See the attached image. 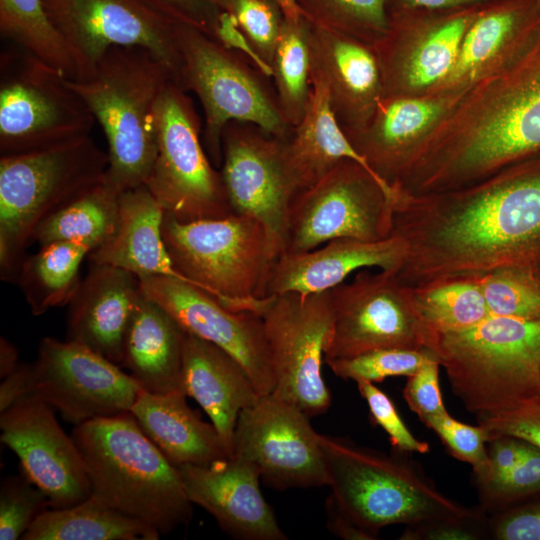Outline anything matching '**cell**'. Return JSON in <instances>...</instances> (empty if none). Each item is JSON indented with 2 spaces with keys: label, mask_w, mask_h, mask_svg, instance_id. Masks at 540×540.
Returning <instances> with one entry per match:
<instances>
[{
  "label": "cell",
  "mask_w": 540,
  "mask_h": 540,
  "mask_svg": "<svg viewBox=\"0 0 540 540\" xmlns=\"http://www.w3.org/2000/svg\"><path fill=\"white\" fill-rule=\"evenodd\" d=\"M391 235L406 245L395 274L412 288L505 267L540 272V154L465 188L397 191Z\"/></svg>",
  "instance_id": "cell-1"
},
{
  "label": "cell",
  "mask_w": 540,
  "mask_h": 540,
  "mask_svg": "<svg viewBox=\"0 0 540 540\" xmlns=\"http://www.w3.org/2000/svg\"><path fill=\"white\" fill-rule=\"evenodd\" d=\"M494 99L467 126L426 139L405 177L411 195L457 190L540 154V18L510 50Z\"/></svg>",
  "instance_id": "cell-2"
},
{
  "label": "cell",
  "mask_w": 540,
  "mask_h": 540,
  "mask_svg": "<svg viewBox=\"0 0 540 540\" xmlns=\"http://www.w3.org/2000/svg\"><path fill=\"white\" fill-rule=\"evenodd\" d=\"M72 438L100 503L168 534L192 517L178 468L130 412L75 425Z\"/></svg>",
  "instance_id": "cell-3"
},
{
  "label": "cell",
  "mask_w": 540,
  "mask_h": 540,
  "mask_svg": "<svg viewBox=\"0 0 540 540\" xmlns=\"http://www.w3.org/2000/svg\"><path fill=\"white\" fill-rule=\"evenodd\" d=\"M172 80L167 64L140 46L111 47L88 77L68 78L104 131L106 174L122 192L145 185L151 173L157 156V104Z\"/></svg>",
  "instance_id": "cell-4"
},
{
  "label": "cell",
  "mask_w": 540,
  "mask_h": 540,
  "mask_svg": "<svg viewBox=\"0 0 540 540\" xmlns=\"http://www.w3.org/2000/svg\"><path fill=\"white\" fill-rule=\"evenodd\" d=\"M429 350L477 418L540 395V319L490 315L468 329L436 334Z\"/></svg>",
  "instance_id": "cell-5"
},
{
  "label": "cell",
  "mask_w": 540,
  "mask_h": 540,
  "mask_svg": "<svg viewBox=\"0 0 540 540\" xmlns=\"http://www.w3.org/2000/svg\"><path fill=\"white\" fill-rule=\"evenodd\" d=\"M328 486L339 506L376 539L389 525H412L471 514L412 460L319 434Z\"/></svg>",
  "instance_id": "cell-6"
},
{
  "label": "cell",
  "mask_w": 540,
  "mask_h": 540,
  "mask_svg": "<svg viewBox=\"0 0 540 540\" xmlns=\"http://www.w3.org/2000/svg\"><path fill=\"white\" fill-rule=\"evenodd\" d=\"M107 152L90 135L0 158V274L17 280L24 251L38 225L100 181Z\"/></svg>",
  "instance_id": "cell-7"
},
{
  "label": "cell",
  "mask_w": 540,
  "mask_h": 540,
  "mask_svg": "<svg viewBox=\"0 0 540 540\" xmlns=\"http://www.w3.org/2000/svg\"><path fill=\"white\" fill-rule=\"evenodd\" d=\"M163 239L176 270L231 310L258 315L277 259L264 226L247 215L181 222L165 213Z\"/></svg>",
  "instance_id": "cell-8"
},
{
  "label": "cell",
  "mask_w": 540,
  "mask_h": 540,
  "mask_svg": "<svg viewBox=\"0 0 540 540\" xmlns=\"http://www.w3.org/2000/svg\"><path fill=\"white\" fill-rule=\"evenodd\" d=\"M175 82L196 94L204 112V142L215 167L222 163L221 137L231 122L254 125L278 138L291 128L275 102L233 52L210 35L187 25L176 30Z\"/></svg>",
  "instance_id": "cell-9"
},
{
  "label": "cell",
  "mask_w": 540,
  "mask_h": 540,
  "mask_svg": "<svg viewBox=\"0 0 540 540\" xmlns=\"http://www.w3.org/2000/svg\"><path fill=\"white\" fill-rule=\"evenodd\" d=\"M95 121L86 102L57 69L16 45L1 52V155L90 135Z\"/></svg>",
  "instance_id": "cell-10"
},
{
  "label": "cell",
  "mask_w": 540,
  "mask_h": 540,
  "mask_svg": "<svg viewBox=\"0 0 540 540\" xmlns=\"http://www.w3.org/2000/svg\"><path fill=\"white\" fill-rule=\"evenodd\" d=\"M395 197V188L360 163L340 161L294 198L282 254L307 252L337 238H389Z\"/></svg>",
  "instance_id": "cell-11"
},
{
  "label": "cell",
  "mask_w": 540,
  "mask_h": 540,
  "mask_svg": "<svg viewBox=\"0 0 540 540\" xmlns=\"http://www.w3.org/2000/svg\"><path fill=\"white\" fill-rule=\"evenodd\" d=\"M193 102L174 80L156 109L157 156L145 183L165 213L181 222L234 214L221 172L206 155Z\"/></svg>",
  "instance_id": "cell-12"
},
{
  "label": "cell",
  "mask_w": 540,
  "mask_h": 540,
  "mask_svg": "<svg viewBox=\"0 0 540 540\" xmlns=\"http://www.w3.org/2000/svg\"><path fill=\"white\" fill-rule=\"evenodd\" d=\"M370 269L329 290L333 324L324 360L388 348L429 350L434 335L417 311L413 288L395 272Z\"/></svg>",
  "instance_id": "cell-13"
},
{
  "label": "cell",
  "mask_w": 540,
  "mask_h": 540,
  "mask_svg": "<svg viewBox=\"0 0 540 540\" xmlns=\"http://www.w3.org/2000/svg\"><path fill=\"white\" fill-rule=\"evenodd\" d=\"M260 316L275 379L272 395L309 417L323 414L331 405L321 374L333 324L329 290L269 296Z\"/></svg>",
  "instance_id": "cell-14"
},
{
  "label": "cell",
  "mask_w": 540,
  "mask_h": 540,
  "mask_svg": "<svg viewBox=\"0 0 540 540\" xmlns=\"http://www.w3.org/2000/svg\"><path fill=\"white\" fill-rule=\"evenodd\" d=\"M76 67V79L88 77L114 46H140L170 68L178 69L175 22L146 0H43Z\"/></svg>",
  "instance_id": "cell-15"
},
{
  "label": "cell",
  "mask_w": 540,
  "mask_h": 540,
  "mask_svg": "<svg viewBox=\"0 0 540 540\" xmlns=\"http://www.w3.org/2000/svg\"><path fill=\"white\" fill-rule=\"evenodd\" d=\"M31 365L32 394L75 425L130 412L141 390L120 365L67 340L44 337Z\"/></svg>",
  "instance_id": "cell-16"
},
{
  "label": "cell",
  "mask_w": 540,
  "mask_h": 540,
  "mask_svg": "<svg viewBox=\"0 0 540 540\" xmlns=\"http://www.w3.org/2000/svg\"><path fill=\"white\" fill-rule=\"evenodd\" d=\"M309 416L272 394L261 396L238 417L233 454L253 463L276 489L328 485L318 435Z\"/></svg>",
  "instance_id": "cell-17"
},
{
  "label": "cell",
  "mask_w": 540,
  "mask_h": 540,
  "mask_svg": "<svg viewBox=\"0 0 540 540\" xmlns=\"http://www.w3.org/2000/svg\"><path fill=\"white\" fill-rule=\"evenodd\" d=\"M244 124L231 122L224 128L220 172L233 213L257 219L278 258L297 195L284 160V138Z\"/></svg>",
  "instance_id": "cell-18"
},
{
  "label": "cell",
  "mask_w": 540,
  "mask_h": 540,
  "mask_svg": "<svg viewBox=\"0 0 540 540\" xmlns=\"http://www.w3.org/2000/svg\"><path fill=\"white\" fill-rule=\"evenodd\" d=\"M142 293L160 304L188 333L209 341L241 364L261 396L275 387L262 317L231 310L188 282L167 276L140 279Z\"/></svg>",
  "instance_id": "cell-19"
},
{
  "label": "cell",
  "mask_w": 540,
  "mask_h": 540,
  "mask_svg": "<svg viewBox=\"0 0 540 540\" xmlns=\"http://www.w3.org/2000/svg\"><path fill=\"white\" fill-rule=\"evenodd\" d=\"M1 441L18 457L23 475L47 496L49 508L76 505L91 494L85 463L54 409L34 394L0 413Z\"/></svg>",
  "instance_id": "cell-20"
},
{
  "label": "cell",
  "mask_w": 540,
  "mask_h": 540,
  "mask_svg": "<svg viewBox=\"0 0 540 540\" xmlns=\"http://www.w3.org/2000/svg\"><path fill=\"white\" fill-rule=\"evenodd\" d=\"M186 494L228 535L240 540H286L260 487L253 463L232 456L210 466L177 467Z\"/></svg>",
  "instance_id": "cell-21"
},
{
  "label": "cell",
  "mask_w": 540,
  "mask_h": 540,
  "mask_svg": "<svg viewBox=\"0 0 540 540\" xmlns=\"http://www.w3.org/2000/svg\"><path fill=\"white\" fill-rule=\"evenodd\" d=\"M309 23L312 72L324 81L332 110L351 136L367 125L379 103L377 59L362 41Z\"/></svg>",
  "instance_id": "cell-22"
},
{
  "label": "cell",
  "mask_w": 540,
  "mask_h": 540,
  "mask_svg": "<svg viewBox=\"0 0 540 540\" xmlns=\"http://www.w3.org/2000/svg\"><path fill=\"white\" fill-rule=\"evenodd\" d=\"M405 256L404 241L393 235L376 242L333 239L307 252L280 255L269 273L265 297L328 291L362 268L396 272Z\"/></svg>",
  "instance_id": "cell-23"
},
{
  "label": "cell",
  "mask_w": 540,
  "mask_h": 540,
  "mask_svg": "<svg viewBox=\"0 0 540 540\" xmlns=\"http://www.w3.org/2000/svg\"><path fill=\"white\" fill-rule=\"evenodd\" d=\"M140 295L135 274L92 264L68 303L66 340L120 365L124 334Z\"/></svg>",
  "instance_id": "cell-24"
},
{
  "label": "cell",
  "mask_w": 540,
  "mask_h": 540,
  "mask_svg": "<svg viewBox=\"0 0 540 540\" xmlns=\"http://www.w3.org/2000/svg\"><path fill=\"white\" fill-rule=\"evenodd\" d=\"M181 390L204 409L232 457L239 414L261 397L241 364L215 344L186 332Z\"/></svg>",
  "instance_id": "cell-25"
},
{
  "label": "cell",
  "mask_w": 540,
  "mask_h": 540,
  "mask_svg": "<svg viewBox=\"0 0 540 540\" xmlns=\"http://www.w3.org/2000/svg\"><path fill=\"white\" fill-rule=\"evenodd\" d=\"M164 216V209L145 185L123 191L117 230L90 252L89 261L125 269L139 279L167 276L188 282L174 267L166 248Z\"/></svg>",
  "instance_id": "cell-26"
},
{
  "label": "cell",
  "mask_w": 540,
  "mask_h": 540,
  "mask_svg": "<svg viewBox=\"0 0 540 540\" xmlns=\"http://www.w3.org/2000/svg\"><path fill=\"white\" fill-rule=\"evenodd\" d=\"M186 397L181 390L151 393L141 389L130 413L176 467L210 466L231 457L214 425L204 422Z\"/></svg>",
  "instance_id": "cell-27"
},
{
  "label": "cell",
  "mask_w": 540,
  "mask_h": 540,
  "mask_svg": "<svg viewBox=\"0 0 540 540\" xmlns=\"http://www.w3.org/2000/svg\"><path fill=\"white\" fill-rule=\"evenodd\" d=\"M185 334L160 304L141 291L124 334L120 366L145 391L181 390Z\"/></svg>",
  "instance_id": "cell-28"
},
{
  "label": "cell",
  "mask_w": 540,
  "mask_h": 540,
  "mask_svg": "<svg viewBox=\"0 0 540 540\" xmlns=\"http://www.w3.org/2000/svg\"><path fill=\"white\" fill-rule=\"evenodd\" d=\"M311 81L307 110L300 123L283 139L285 164L297 194L315 184L344 159L360 163L388 184L373 171L342 129L332 110L324 81L314 72H311Z\"/></svg>",
  "instance_id": "cell-29"
},
{
  "label": "cell",
  "mask_w": 540,
  "mask_h": 540,
  "mask_svg": "<svg viewBox=\"0 0 540 540\" xmlns=\"http://www.w3.org/2000/svg\"><path fill=\"white\" fill-rule=\"evenodd\" d=\"M94 249L85 241H54L24 257L17 281L33 315L70 302L81 282L80 265Z\"/></svg>",
  "instance_id": "cell-30"
},
{
  "label": "cell",
  "mask_w": 540,
  "mask_h": 540,
  "mask_svg": "<svg viewBox=\"0 0 540 540\" xmlns=\"http://www.w3.org/2000/svg\"><path fill=\"white\" fill-rule=\"evenodd\" d=\"M122 191L107 174L59 207L35 229L32 242L40 246L64 240H80L99 247L117 230Z\"/></svg>",
  "instance_id": "cell-31"
},
{
  "label": "cell",
  "mask_w": 540,
  "mask_h": 540,
  "mask_svg": "<svg viewBox=\"0 0 540 540\" xmlns=\"http://www.w3.org/2000/svg\"><path fill=\"white\" fill-rule=\"evenodd\" d=\"M160 533L89 496L62 509H47L23 540H157Z\"/></svg>",
  "instance_id": "cell-32"
},
{
  "label": "cell",
  "mask_w": 540,
  "mask_h": 540,
  "mask_svg": "<svg viewBox=\"0 0 540 540\" xmlns=\"http://www.w3.org/2000/svg\"><path fill=\"white\" fill-rule=\"evenodd\" d=\"M309 20L283 18L272 59L277 105L292 129L302 120L312 93Z\"/></svg>",
  "instance_id": "cell-33"
},
{
  "label": "cell",
  "mask_w": 540,
  "mask_h": 540,
  "mask_svg": "<svg viewBox=\"0 0 540 540\" xmlns=\"http://www.w3.org/2000/svg\"><path fill=\"white\" fill-rule=\"evenodd\" d=\"M481 8L422 13L426 32L402 70L408 86L427 87L449 76L465 32Z\"/></svg>",
  "instance_id": "cell-34"
},
{
  "label": "cell",
  "mask_w": 540,
  "mask_h": 540,
  "mask_svg": "<svg viewBox=\"0 0 540 540\" xmlns=\"http://www.w3.org/2000/svg\"><path fill=\"white\" fill-rule=\"evenodd\" d=\"M1 36L33 54L69 79H76L73 59L51 22L43 0H0Z\"/></svg>",
  "instance_id": "cell-35"
},
{
  "label": "cell",
  "mask_w": 540,
  "mask_h": 540,
  "mask_svg": "<svg viewBox=\"0 0 540 540\" xmlns=\"http://www.w3.org/2000/svg\"><path fill=\"white\" fill-rule=\"evenodd\" d=\"M417 311L434 335L468 329L491 314L479 278L454 279L413 288Z\"/></svg>",
  "instance_id": "cell-36"
},
{
  "label": "cell",
  "mask_w": 540,
  "mask_h": 540,
  "mask_svg": "<svg viewBox=\"0 0 540 540\" xmlns=\"http://www.w3.org/2000/svg\"><path fill=\"white\" fill-rule=\"evenodd\" d=\"M311 23L359 41L383 40L390 30L388 0H297Z\"/></svg>",
  "instance_id": "cell-37"
},
{
  "label": "cell",
  "mask_w": 540,
  "mask_h": 540,
  "mask_svg": "<svg viewBox=\"0 0 540 540\" xmlns=\"http://www.w3.org/2000/svg\"><path fill=\"white\" fill-rule=\"evenodd\" d=\"M491 315L540 319V272L505 267L479 278Z\"/></svg>",
  "instance_id": "cell-38"
},
{
  "label": "cell",
  "mask_w": 540,
  "mask_h": 540,
  "mask_svg": "<svg viewBox=\"0 0 540 540\" xmlns=\"http://www.w3.org/2000/svg\"><path fill=\"white\" fill-rule=\"evenodd\" d=\"M436 356L428 349H379L349 358L324 360L338 377L380 382L388 377H409ZM437 359V358H436Z\"/></svg>",
  "instance_id": "cell-39"
},
{
  "label": "cell",
  "mask_w": 540,
  "mask_h": 540,
  "mask_svg": "<svg viewBox=\"0 0 540 540\" xmlns=\"http://www.w3.org/2000/svg\"><path fill=\"white\" fill-rule=\"evenodd\" d=\"M479 507L488 515L540 494V449L528 443L521 461L504 476L476 485Z\"/></svg>",
  "instance_id": "cell-40"
},
{
  "label": "cell",
  "mask_w": 540,
  "mask_h": 540,
  "mask_svg": "<svg viewBox=\"0 0 540 540\" xmlns=\"http://www.w3.org/2000/svg\"><path fill=\"white\" fill-rule=\"evenodd\" d=\"M47 508L46 494L25 475L3 479L0 487V539H21Z\"/></svg>",
  "instance_id": "cell-41"
},
{
  "label": "cell",
  "mask_w": 540,
  "mask_h": 540,
  "mask_svg": "<svg viewBox=\"0 0 540 540\" xmlns=\"http://www.w3.org/2000/svg\"><path fill=\"white\" fill-rule=\"evenodd\" d=\"M213 1L221 11L235 16L259 55L271 65L284 18L279 7L270 0Z\"/></svg>",
  "instance_id": "cell-42"
},
{
  "label": "cell",
  "mask_w": 540,
  "mask_h": 540,
  "mask_svg": "<svg viewBox=\"0 0 540 540\" xmlns=\"http://www.w3.org/2000/svg\"><path fill=\"white\" fill-rule=\"evenodd\" d=\"M423 423L441 439L453 457L472 466L473 475L484 471L490 437L482 425L463 423L449 413L429 418Z\"/></svg>",
  "instance_id": "cell-43"
},
{
  "label": "cell",
  "mask_w": 540,
  "mask_h": 540,
  "mask_svg": "<svg viewBox=\"0 0 540 540\" xmlns=\"http://www.w3.org/2000/svg\"><path fill=\"white\" fill-rule=\"evenodd\" d=\"M361 396L367 402L370 418L388 435L391 445L400 453L425 454L430 451L429 444L416 438L400 417L391 398L374 382L356 381Z\"/></svg>",
  "instance_id": "cell-44"
},
{
  "label": "cell",
  "mask_w": 540,
  "mask_h": 540,
  "mask_svg": "<svg viewBox=\"0 0 540 540\" xmlns=\"http://www.w3.org/2000/svg\"><path fill=\"white\" fill-rule=\"evenodd\" d=\"M489 515L480 507L462 517L438 518L407 525L400 540H480L489 538Z\"/></svg>",
  "instance_id": "cell-45"
},
{
  "label": "cell",
  "mask_w": 540,
  "mask_h": 540,
  "mask_svg": "<svg viewBox=\"0 0 540 540\" xmlns=\"http://www.w3.org/2000/svg\"><path fill=\"white\" fill-rule=\"evenodd\" d=\"M477 420L488 431L490 438L513 436L540 449V395L522 400L499 414Z\"/></svg>",
  "instance_id": "cell-46"
},
{
  "label": "cell",
  "mask_w": 540,
  "mask_h": 540,
  "mask_svg": "<svg viewBox=\"0 0 540 540\" xmlns=\"http://www.w3.org/2000/svg\"><path fill=\"white\" fill-rule=\"evenodd\" d=\"M438 360L431 359L408 377L403 397L410 410L423 423L429 418L448 413L443 403Z\"/></svg>",
  "instance_id": "cell-47"
},
{
  "label": "cell",
  "mask_w": 540,
  "mask_h": 540,
  "mask_svg": "<svg viewBox=\"0 0 540 540\" xmlns=\"http://www.w3.org/2000/svg\"><path fill=\"white\" fill-rule=\"evenodd\" d=\"M488 532L494 540H540V500L490 514Z\"/></svg>",
  "instance_id": "cell-48"
},
{
  "label": "cell",
  "mask_w": 540,
  "mask_h": 540,
  "mask_svg": "<svg viewBox=\"0 0 540 540\" xmlns=\"http://www.w3.org/2000/svg\"><path fill=\"white\" fill-rule=\"evenodd\" d=\"M146 1L175 22L194 27L214 38L217 18L221 10L213 0Z\"/></svg>",
  "instance_id": "cell-49"
},
{
  "label": "cell",
  "mask_w": 540,
  "mask_h": 540,
  "mask_svg": "<svg viewBox=\"0 0 540 540\" xmlns=\"http://www.w3.org/2000/svg\"><path fill=\"white\" fill-rule=\"evenodd\" d=\"M527 446L528 442L513 436L491 437L487 446L486 468L480 474L473 475L475 486L498 479L512 470L523 458Z\"/></svg>",
  "instance_id": "cell-50"
},
{
  "label": "cell",
  "mask_w": 540,
  "mask_h": 540,
  "mask_svg": "<svg viewBox=\"0 0 540 540\" xmlns=\"http://www.w3.org/2000/svg\"><path fill=\"white\" fill-rule=\"evenodd\" d=\"M214 38L225 48L240 51L260 74L272 78V66L259 55L250 39L239 27L233 14L227 11L220 12L215 26Z\"/></svg>",
  "instance_id": "cell-51"
},
{
  "label": "cell",
  "mask_w": 540,
  "mask_h": 540,
  "mask_svg": "<svg viewBox=\"0 0 540 540\" xmlns=\"http://www.w3.org/2000/svg\"><path fill=\"white\" fill-rule=\"evenodd\" d=\"M389 1V0H388ZM501 0H392L394 17L480 8Z\"/></svg>",
  "instance_id": "cell-52"
},
{
  "label": "cell",
  "mask_w": 540,
  "mask_h": 540,
  "mask_svg": "<svg viewBox=\"0 0 540 540\" xmlns=\"http://www.w3.org/2000/svg\"><path fill=\"white\" fill-rule=\"evenodd\" d=\"M327 528L341 539L345 540H374L371 533L359 526L337 503L330 494L326 500Z\"/></svg>",
  "instance_id": "cell-53"
},
{
  "label": "cell",
  "mask_w": 540,
  "mask_h": 540,
  "mask_svg": "<svg viewBox=\"0 0 540 540\" xmlns=\"http://www.w3.org/2000/svg\"><path fill=\"white\" fill-rule=\"evenodd\" d=\"M31 364L20 363L0 385V413L32 394Z\"/></svg>",
  "instance_id": "cell-54"
},
{
  "label": "cell",
  "mask_w": 540,
  "mask_h": 540,
  "mask_svg": "<svg viewBox=\"0 0 540 540\" xmlns=\"http://www.w3.org/2000/svg\"><path fill=\"white\" fill-rule=\"evenodd\" d=\"M18 351L15 346L4 337L0 340V377L3 379L13 372L20 364Z\"/></svg>",
  "instance_id": "cell-55"
},
{
  "label": "cell",
  "mask_w": 540,
  "mask_h": 540,
  "mask_svg": "<svg viewBox=\"0 0 540 540\" xmlns=\"http://www.w3.org/2000/svg\"><path fill=\"white\" fill-rule=\"evenodd\" d=\"M275 3L286 20L297 22L303 17V13L297 0H270Z\"/></svg>",
  "instance_id": "cell-56"
},
{
  "label": "cell",
  "mask_w": 540,
  "mask_h": 540,
  "mask_svg": "<svg viewBox=\"0 0 540 540\" xmlns=\"http://www.w3.org/2000/svg\"><path fill=\"white\" fill-rule=\"evenodd\" d=\"M540 1V0H539Z\"/></svg>",
  "instance_id": "cell-57"
}]
</instances>
